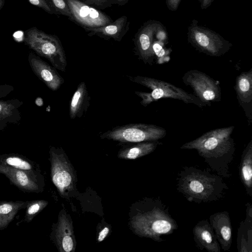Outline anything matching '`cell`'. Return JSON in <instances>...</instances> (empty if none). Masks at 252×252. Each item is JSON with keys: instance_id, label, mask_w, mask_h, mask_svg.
I'll use <instances>...</instances> for the list:
<instances>
[{"instance_id": "18", "label": "cell", "mask_w": 252, "mask_h": 252, "mask_svg": "<svg viewBox=\"0 0 252 252\" xmlns=\"http://www.w3.org/2000/svg\"><path fill=\"white\" fill-rule=\"evenodd\" d=\"M55 237L60 252L74 251L76 242L72 222L64 214H61L59 216Z\"/></svg>"}, {"instance_id": "2", "label": "cell", "mask_w": 252, "mask_h": 252, "mask_svg": "<svg viewBox=\"0 0 252 252\" xmlns=\"http://www.w3.org/2000/svg\"><path fill=\"white\" fill-rule=\"evenodd\" d=\"M176 187L188 201L198 204L220 200L228 189L222 177L197 166L183 167L176 177Z\"/></svg>"}, {"instance_id": "13", "label": "cell", "mask_w": 252, "mask_h": 252, "mask_svg": "<svg viewBox=\"0 0 252 252\" xmlns=\"http://www.w3.org/2000/svg\"><path fill=\"white\" fill-rule=\"evenodd\" d=\"M158 25L149 23L142 27L134 39L136 54L145 64H153L155 54L153 49V36Z\"/></svg>"}, {"instance_id": "23", "label": "cell", "mask_w": 252, "mask_h": 252, "mask_svg": "<svg viewBox=\"0 0 252 252\" xmlns=\"http://www.w3.org/2000/svg\"><path fill=\"white\" fill-rule=\"evenodd\" d=\"M162 144L158 140L138 142L120 151L118 157L125 159H135L151 154Z\"/></svg>"}, {"instance_id": "37", "label": "cell", "mask_w": 252, "mask_h": 252, "mask_svg": "<svg viewBox=\"0 0 252 252\" xmlns=\"http://www.w3.org/2000/svg\"><path fill=\"white\" fill-rule=\"evenodd\" d=\"M5 4V0H0V11Z\"/></svg>"}, {"instance_id": "6", "label": "cell", "mask_w": 252, "mask_h": 252, "mask_svg": "<svg viewBox=\"0 0 252 252\" xmlns=\"http://www.w3.org/2000/svg\"><path fill=\"white\" fill-rule=\"evenodd\" d=\"M166 133L165 129L156 125L129 124L115 127L100 134V137L123 143H138L158 140Z\"/></svg>"}, {"instance_id": "7", "label": "cell", "mask_w": 252, "mask_h": 252, "mask_svg": "<svg viewBox=\"0 0 252 252\" xmlns=\"http://www.w3.org/2000/svg\"><path fill=\"white\" fill-rule=\"evenodd\" d=\"M183 83L191 88L194 95L208 106L211 102L221 100V93L219 82L206 73L196 69L186 72L182 77Z\"/></svg>"}, {"instance_id": "33", "label": "cell", "mask_w": 252, "mask_h": 252, "mask_svg": "<svg viewBox=\"0 0 252 252\" xmlns=\"http://www.w3.org/2000/svg\"><path fill=\"white\" fill-rule=\"evenodd\" d=\"M180 0H167L169 7L175 10L178 7V4Z\"/></svg>"}, {"instance_id": "15", "label": "cell", "mask_w": 252, "mask_h": 252, "mask_svg": "<svg viewBox=\"0 0 252 252\" xmlns=\"http://www.w3.org/2000/svg\"><path fill=\"white\" fill-rule=\"evenodd\" d=\"M209 221L212 227L220 248L230 250L232 242V225L229 213L222 211L211 215Z\"/></svg>"}, {"instance_id": "34", "label": "cell", "mask_w": 252, "mask_h": 252, "mask_svg": "<svg viewBox=\"0 0 252 252\" xmlns=\"http://www.w3.org/2000/svg\"><path fill=\"white\" fill-rule=\"evenodd\" d=\"M246 216L252 218V205L250 202H247L246 204Z\"/></svg>"}, {"instance_id": "26", "label": "cell", "mask_w": 252, "mask_h": 252, "mask_svg": "<svg viewBox=\"0 0 252 252\" xmlns=\"http://www.w3.org/2000/svg\"><path fill=\"white\" fill-rule=\"evenodd\" d=\"M48 204V201L45 200L28 201L27 205L25 208L24 218L17 224L21 222L29 223L31 222L33 218L47 206Z\"/></svg>"}, {"instance_id": "24", "label": "cell", "mask_w": 252, "mask_h": 252, "mask_svg": "<svg viewBox=\"0 0 252 252\" xmlns=\"http://www.w3.org/2000/svg\"><path fill=\"white\" fill-rule=\"evenodd\" d=\"M28 201H0V231L5 229L13 220L18 212L25 209Z\"/></svg>"}, {"instance_id": "36", "label": "cell", "mask_w": 252, "mask_h": 252, "mask_svg": "<svg viewBox=\"0 0 252 252\" xmlns=\"http://www.w3.org/2000/svg\"><path fill=\"white\" fill-rule=\"evenodd\" d=\"M212 1V0H203V2H202L203 7L206 6L209 4H210Z\"/></svg>"}, {"instance_id": "29", "label": "cell", "mask_w": 252, "mask_h": 252, "mask_svg": "<svg viewBox=\"0 0 252 252\" xmlns=\"http://www.w3.org/2000/svg\"><path fill=\"white\" fill-rule=\"evenodd\" d=\"M153 49L155 55H156L158 58V60L160 58L159 61L160 62V63H161V58L166 56L165 50L158 42L153 43Z\"/></svg>"}, {"instance_id": "16", "label": "cell", "mask_w": 252, "mask_h": 252, "mask_svg": "<svg viewBox=\"0 0 252 252\" xmlns=\"http://www.w3.org/2000/svg\"><path fill=\"white\" fill-rule=\"evenodd\" d=\"M193 240L196 247L209 252H220V247L209 221H198L192 230Z\"/></svg>"}, {"instance_id": "5", "label": "cell", "mask_w": 252, "mask_h": 252, "mask_svg": "<svg viewBox=\"0 0 252 252\" xmlns=\"http://www.w3.org/2000/svg\"><path fill=\"white\" fill-rule=\"evenodd\" d=\"M23 42L37 55L46 59L56 69L65 71L66 57L57 35L47 33L33 27L24 32Z\"/></svg>"}, {"instance_id": "27", "label": "cell", "mask_w": 252, "mask_h": 252, "mask_svg": "<svg viewBox=\"0 0 252 252\" xmlns=\"http://www.w3.org/2000/svg\"><path fill=\"white\" fill-rule=\"evenodd\" d=\"M31 4L44 10L47 13L53 14L56 13L47 0H27Z\"/></svg>"}, {"instance_id": "3", "label": "cell", "mask_w": 252, "mask_h": 252, "mask_svg": "<svg viewBox=\"0 0 252 252\" xmlns=\"http://www.w3.org/2000/svg\"><path fill=\"white\" fill-rule=\"evenodd\" d=\"M146 207L131 220L135 233L141 237L163 242L164 235L171 234L178 224L169 212L168 207L159 198L146 200Z\"/></svg>"}, {"instance_id": "17", "label": "cell", "mask_w": 252, "mask_h": 252, "mask_svg": "<svg viewBox=\"0 0 252 252\" xmlns=\"http://www.w3.org/2000/svg\"><path fill=\"white\" fill-rule=\"evenodd\" d=\"M129 21L126 16H122L111 23L98 27L85 28L89 36L96 35L105 39L121 41L129 29Z\"/></svg>"}, {"instance_id": "14", "label": "cell", "mask_w": 252, "mask_h": 252, "mask_svg": "<svg viewBox=\"0 0 252 252\" xmlns=\"http://www.w3.org/2000/svg\"><path fill=\"white\" fill-rule=\"evenodd\" d=\"M239 105L242 108L248 124L252 122V68L242 72L236 78L234 87Z\"/></svg>"}, {"instance_id": "10", "label": "cell", "mask_w": 252, "mask_h": 252, "mask_svg": "<svg viewBox=\"0 0 252 252\" xmlns=\"http://www.w3.org/2000/svg\"><path fill=\"white\" fill-rule=\"evenodd\" d=\"M189 35L192 45L200 52L211 56H222L231 46L218 35L198 27L192 28Z\"/></svg>"}, {"instance_id": "21", "label": "cell", "mask_w": 252, "mask_h": 252, "mask_svg": "<svg viewBox=\"0 0 252 252\" xmlns=\"http://www.w3.org/2000/svg\"><path fill=\"white\" fill-rule=\"evenodd\" d=\"M240 180L247 194L252 197V139L244 149L239 167Z\"/></svg>"}, {"instance_id": "22", "label": "cell", "mask_w": 252, "mask_h": 252, "mask_svg": "<svg viewBox=\"0 0 252 252\" xmlns=\"http://www.w3.org/2000/svg\"><path fill=\"white\" fill-rule=\"evenodd\" d=\"M0 165L34 173H41L39 165L37 163L17 153L0 155Z\"/></svg>"}, {"instance_id": "32", "label": "cell", "mask_w": 252, "mask_h": 252, "mask_svg": "<svg viewBox=\"0 0 252 252\" xmlns=\"http://www.w3.org/2000/svg\"><path fill=\"white\" fill-rule=\"evenodd\" d=\"M13 37L14 39L16 41L21 39L23 41L24 37V32L21 31H16L13 34Z\"/></svg>"}, {"instance_id": "30", "label": "cell", "mask_w": 252, "mask_h": 252, "mask_svg": "<svg viewBox=\"0 0 252 252\" xmlns=\"http://www.w3.org/2000/svg\"><path fill=\"white\" fill-rule=\"evenodd\" d=\"M14 90L13 86L9 84H0V99L5 97Z\"/></svg>"}, {"instance_id": "20", "label": "cell", "mask_w": 252, "mask_h": 252, "mask_svg": "<svg viewBox=\"0 0 252 252\" xmlns=\"http://www.w3.org/2000/svg\"><path fill=\"white\" fill-rule=\"evenodd\" d=\"M90 96L85 82L80 83L71 99L69 107V116L71 119L81 118L87 112Z\"/></svg>"}, {"instance_id": "28", "label": "cell", "mask_w": 252, "mask_h": 252, "mask_svg": "<svg viewBox=\"0 0 252 252\" xmlns=\"http://www.w3.org/2000/svg\"><path fill=\"white\" fill-rule=\"evenodd\" d=\"M84 3L94 7L101 8L110 7L113 3L112 0H80Z\"/></svg>"}, {"instance_id": "25", "label": "cell", "mask_w": 252, "mask_h": 252, "mask_svg": "<svg viewBox=\"0 0 252 252\" xmlns=\"http://www.w3.org/2000/svg\"><path fill=\"white\" fill-rule=\"evenodd\" d=\"M237 248L239 252H252V218L246 216L238 229Z\"/></svg>"}, {"instance_id": "4", "label": "cell", "mask_w": 252, "mask_h": 252, "mask_svg": "<svg viewBox=\"0 0 252 252\" xmlns=\"http://www.w3.org/2000/svg\"><path fill=\"white\" fill-rule=\"evenodd\" d=\"M128 77L132 82L151 90L150 92H134V94L141 98L140 103L144 107L162 98L178 99L186 104H194L199 108L206 106L194 94L163 80L142 76Z\"/></svg>"}, {"instance_id": "11", "label": "cell", "mask_w": 252, "mask_h": 252, "mask_svg": "<svg viewBox=\"0 0 252 252\" xmlns=\"http://www.w3.org/2000/svg\"><path fill=\"white\" fill-rule=\"evenodd\" d=\"M0 174L4 175L11 185L25 193H41L44 181L41 173H34L0 165Z\"/></svg>"}, {"instance_id": "31", "label": "cell", "mask_w": 252, "mask_h": 252, "mask_svg": "<svg viewBox=\"0 0 252 252\" xmlns=\"http://www.w3.org/2000/svg\"><path fill=\"white\" fill-rule=\"evenodd\" d=\"M110 231V228L107 227H104L98 233L97 241L98 242H102L108 235Z\"/></svg>"}, {"instance_id": "8", "label": "cell", "mask_w": 252, "mask_h": 252, "mask_svg": "<svg viewBox=\"0 0 252 252\" xmlns=\"http://www.w3.org/2000/svg\"><path fill=\"white\" fill-rule=\"evenodd\" d=\"M49 154L52 181L61 195H64L73 189L75 178L72 168L62 149L51 147Z\"/></svg>"}, {"instance_id": "35", "label": "cell", "mask_w": 252, "mask_h": 252, "mask_svg": "<svg viewBox=\"0 0 252 252\" xmlns=\"http://www.w3.org/2000/svg\"><path fill=\"white\" fill-rule=\"evenodd\" d=\"M113 3L118 4L120 5H123L126 4L128 0H112Z\"/></svg>"}, {"instance_id": "9", "label": "cell", "mask_w": 252, "mask_h": 252, "mask_svg": "<svg viewBox=\"0 0 252 252\" xmlns=\"http://www.w3.org/2000/svg\"><path fill=\"white\" fill-rule=\"evenodd\" d=\"M71 13V20L85 28L103 26L112 22L110 17L80 0H65Z\"/></svg>"}, {"instance_id": "12", "label": "cell", "mask_w": 252, "mask_h": 252, "mask_svg": "<svg viewBox=\"0 0 252 252\" xmlns=\"http://www.w3.org/2000/svg\"><path fill=\"white\" fill-rule=\"evenodd\" d=\"M28 60L33 73L50 90L57 91L64 83L63 78L57 69L33 52L29 53Z\"/></svg>"}, {"instance_id": "1", "label": "cell", "mask_w": 252, "mask_h": 252, "mask_svg": "<svg viewBox=\"0 0 252 252\" xmlns=\"http://www.w3.org/2000/svg\"><path fill=\"white\" fill-rule=\"evenodd\" d=\"M234 128L231 126L211 130L184 144L180 149L196 150L212 171L223 178L229 179L231 176L230 166L236 151L231 137Z\"/></svg>"}, {"instance_id": "19", "label": "cell", "mask_w": 252, "mask_h": 252, "mask_svg": "<svg viewBox=\"0 0 252 252\" xmlns=\"http://www.w3.org/2000/svg\"><path fill=\"white\" fill-rule=\"evenodd\" d=\"M23 101L17 98L0 99V130H4L8 124H19L21 120L20 107Z\"/></svg>"}]
</instances>
